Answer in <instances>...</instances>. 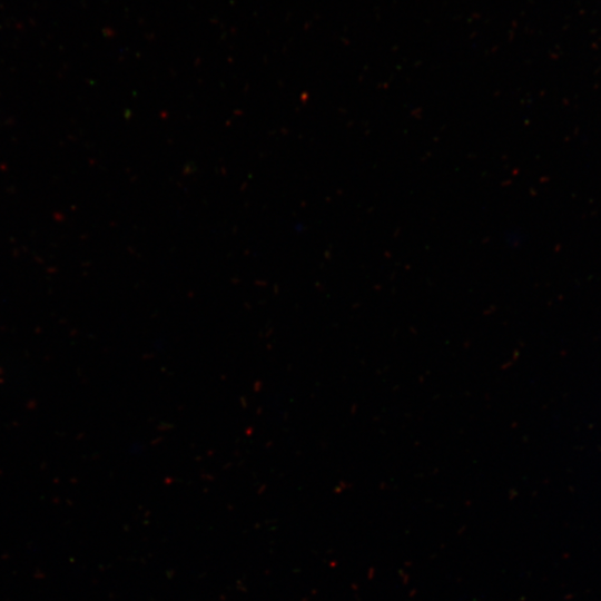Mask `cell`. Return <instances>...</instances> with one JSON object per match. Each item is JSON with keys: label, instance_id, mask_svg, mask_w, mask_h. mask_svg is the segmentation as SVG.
I'll return each instance as SVG.
<instances>
[]
</instances>
